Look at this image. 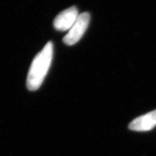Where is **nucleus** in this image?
I'll return each mask as SVG.
<instances>
[{"instance_id": "obj_2", "label": "nucleus", "mask_w": 156, "mask_h": 156, "mask_svg": "<svg viewBox=\"0 0 156 156\" xmlns=\"http://www.w3.org/2000/svg\"><path fill=\"white\" fill-rule=\"evenodd\" d=\"M90 16L88 12H83L76 20L69 33L64 36L63 41L67 46H73L80 41L88 27Z\"/></svg>"}, {"instance_id": "obj_3", "label": "nucleus", "mask_w": 156, "mask_h": 156, "mask_svg": "<svg viewBox=\"0 0 156 156\" xmlns=\"http://www.w3.org/2000/svg\"><path fill=\"white\" fill-rule=\"evenodd\" d=\"M79 16L77 9L71 7L60 12L54 20V26L56 30L64 31L69 30L73 27L76 20Z\"/></svg>"}, {"instance_id": "obj_4", "label": "nucleus", "mask_w": 156, "mask_h": 156, "mask_svg": "<svg viewBox=\"0 0 156 156\" xmlns=\"http://www.w3.org/2000/svg\"><path fill=\"white\" fill-rule=\"evenodd\" d=\"M156 126V110L142 115L134 119L129 124V128L132 131L147 132Z\"/></svg>"}, {"instance_id": "obj_1", "label": "nucleus", "mask_w": 156, "mask_h": 156, "mask_svg": "<svg viewBox=\"0 0 156 156\" xmlns=\"http://www.w3.org/2000/svg\"><path fill=\"white\" fill-rule=\"evenodd\" d=\"M53 51V44L49 41L35 56L27 77L26 85L29 90H37L42 85L51 64Z\"/></svg>"}]
</instances>
